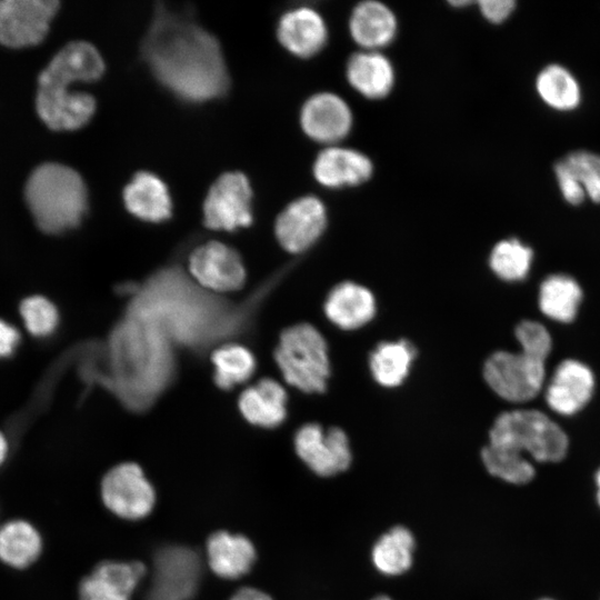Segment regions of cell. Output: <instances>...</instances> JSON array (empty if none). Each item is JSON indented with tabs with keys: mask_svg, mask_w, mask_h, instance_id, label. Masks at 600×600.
Here are the masks:
<instances>
[{
	"mask_svg": "<svg viewBox=\"0 0 600 600\" xmlns=\"http://www.w3.org/2000/svg\"><path fill=\"white\" fill-rule=\"evenodd\" d=\"M104 71L103 60L89 42L72 41L61 48L39 73L38 87L67 88L76 82H91Z\"/></svg>",
	"mask_w": 600,
	"mask_h": 600,
	"instance_id": "obj_13",
	"label": "cell"
},
{
	"mask_svg": "<svg viewBox=\"0 0 600 600\" xmlns=\"http://www.w3.org/2000/svg\"><path fill=\"white\" fill-rule=\"evenodd\" d=\"M554 172L564 200L573 206L580 204L586 197L582 186L567 171L560 161L556 164Z\"/></svg>",
	"mask_w": 600,
	"mask_h": 600,
	"instance_id": "obj_37",
	"label": "cell"
},
{
	"mask_svg": "<svg viewBox=\"0 0 600 600\" xmlns=\"http://www.w3.org/2000/svg\"><path fill=\"white\" fill-rule=\"evenodd\" d=\"M489 444L519 456L528 452L540 462H557L564 458L569 442L564 431L544 413L513 410L496 419Z\"/></svg>",
	"mask_w": 600,
	"mask_h": 600,
	"instance_id": "obj_5",
	"label": "cell"
},
{
	"mask_svg": "<svg viewBox=\"0 0 600 600\" xmlns=\"http://www.w3.org/2000/svg\"><path fill=\"white\" fill-rule=\"evenodd\" d=\"M201 577L199 554L184 546H167L157 551L147 600H189Z\"/></svg>",
	"mask_w": 600,
	"mask_h": 600,
	"instance_id": "obj_7",
	"label": "cell"
},
{
	"mask_svg": "<svg viewBox=\"0 0 600 600\" xmlns=\"http://www.w3.org/2000/svg\"><path fill=\"white\" fill-rule=\"evenodd\" d=\"M327 224L323 203L316 197L306 196L291 202L276 221V236L289 252L298 253L311 247L322 234Z\"/></svg>",
	"mask_w": 600,
	"mask_h": 600,
	"instance_id": "obj_12",
	"label": "cell"
},
{
	"mask_svg": "<svg viewBox=\"0 0 600 600\" xmlns=\"http://www.w3.org/2000/svg\"><path fill=\"white\" fill-rule=\"evenodd\" d=\"M582 298L579 284L566 274H552L540 286L539 306L543 314L560 321L574 319Z\"/></svg>",
	"mask_w": 600,
	"mask_h": 600,
	"instance_id": "obj_29",
	"label": "cell"
},
{
	"mask_svg": "<svg viewBox=\"0 0 600 600\" xmlns=\"http://www.w3.org/2000/svg\"><path fill=\"white\" fill-rule=\"evenodd\" d=\"M532 250L517 239L502 240L490 254V267L501 279L517 281L523 279L530 269Z\"/></svg>",
	"mask_w": 600,
	"mask_h": 600,
	"instance_id": "obj_32",
	"label": "cell"
},
{
	"mask_svg": "<svg viewBox=\"0 0 600 600\" xmlns=\"http://www.w3.org/2000/svg\"><path fill=\"white\" fill-rule=\"evenodd\" d=\"M44 540L39 528L21 517L0 522V562L13 570L31 568L41 557Z\"/></svg>",
	"mask_w": 600,
	"mask_h": 600,
	"instance_id": "obj_19",
	"label": "cell"
},
{
	"mask_svg": "<svg viewBox=\"0 0 600 600\" xmlns=\"http://www.w3.org/2000/svg\"><path fill=\"white\" fill-rule=\"evenodd\" d=\"M36 110L51 130H76L91 119L96 100L87 92L37 88Z\"/></svg>",
	"mask_w": 600,
	"mask_h": 600,
	"instance_id": "obj_17",
	"label": "cell"
},
{
	"mask_svg": "<svg viewBox=\"0 0 600 600\" xmlns=\"http://www.w3.org/2000/svg\"><path fill=\"white\" fill-rule=\"evenodd\" d=\"M327 27L322 17L310 8L288 11L280 19L278 39L291 53L308 58L318 53L327 41Z\"/></svg>",
	"mask_w": 600,
	"mask_h": 600,
	"instance_id": "obj_20",
	"label": "cell"
},
{
	"mask_svg": "<svg viewBox=\"0 0 600 600\" xmlns=\"http://www.w3.org/2000/svg\"><path fill=\"white\" fill-rule=\"evenodd\" d=\"M481 459L489 471L509 483L523 484L534 477V468L523 456H519L491 444L481 451Z\"/></svg>",
	"mask_w": 600,
	"mask_h": 600,
	"instance_id": "obj_34",
	"label": "cell"
},
{
	"mask_svg": "<svg viewBox=\"0 0 600 600\" xmlns=\"http://www.w3.org/2000/svg\"><path fill=\"white\" fill-rule=\"evenodd\" d=\"M118 380L140 398L152 394L166 381L170 359L160 329L146 317L118 329L112 342Z\"/></svg>",
	"mask_w": 600,
	"mask_h": 600,
	"instance_id": "obj_4",
	"label": "cell"
},
{
	"mask_svg": "<svg viewBox=\"0 0 600 600\" xmlns=\"http://www.w3.org/2000/svg\"><path fill=\"white\" fill-rule=\"evenodd\" d=\"M146 573L140 561H102L79 584V600H130Z\"/></svg>",
	"mask_w": 600,
	"mask_h": 600,
	"instance_id": "obj_16",
	"label": "cell"
},
{
	"mask_svg": "<svg viewBox=\"0 0 600 600\" xmlns=\"http://www.w3.org/2000/svg\"><path fill=\"white\" fill-rule=\"evenodd\" d=\"M216 382L223 389L246 381L253 372L254 359L244 347L224 346L212 354Z\"/></svg>",
	"mask_w": 600,
	"mask_h": 600,
	"instance_id": "obj_33",
	"label": "cell"
},
{
	"mask_svg": "<svg viewBox=\"0 0 600 600\" xmlns=\"http://www.w3.org/2000/svg\"><path fill=\"white\" fill-rule=\"evenodd\" d=\"M516 338L521 351L494 352L486 361L483 377L502 399L524 402L534 398L542 388L551 337L541 323L524 320L517 326Z\"/></svg>",
	"mask_w": 600,
	"mask_h": 600,
	"instance_id": "obj_3",
	"label": "cell"
},
{
	"mask_svg": "<svg viewBox=\"0 0 600 600\" xmlns=\"http://www.w3.org/2000/svg\"><path fill=\"white\" fill-rule=\"evenodd\" d=\"M414 547L416 540L409 529L403 526L393 527L373 544L372 564L383 576H400L411 568Z\"/></svg>",
	"mask_w": 600,
	"mask_h": 600,
	"instance_id": "obj_28",
	"label": "cell"
},
{
	"mask_svg": "<svg viewBox=\"0 0 600 600\" xmlns=\"http://www.w3.org/2000/svg\"><path fill=\"white\" fill-rule=\"evenodd\" d=\"M483 17L492 23L506 20L514 9V2L510 0H483L479 2Z\"/></svg>",
	"mask_w": 600,
	"mask_h": 600,
	"instance_id": "obj_38",
	"label": "cell"
},
{
	"mask_svg": "<svg viewBox=\"0 0 600 600\" xmlns=\"http://www.w3.org/2000/svg\"><path fill=\"white\" fill-rule=\"evenodd\" d=\"M101 498L116 516L127 520L146 518L156 503V492L142 469L126 462L109 470L101 481Z\"/></svg>",
	"mask_w": 600,
	"mask_h": 600,
	"instance_id": "obj_8",
	"label": "cell"
},
{
	"mask_svg": "<svg viewBox=\"0 0 600 600\" xmlns=\"http://www.w3.org/2000/svg\"><path fill=\"white\" fill-rule=\"evenodd\" d=\"M287 394L274 380L262 379L248 388L239 399L244 418L257 426L272 428L286 418Z\"/></svg>",
	"mask_w": 600,
	"mask_h": 600,
	"instance_id": "obj_27",
	"label": "cell"
},
{
	"mask_svg": "<svg viewBox=\"0 0 600 600\" xmlns=\"http://www.w3.org/2000/svg\"><path fill=\"white\" fill-rule=\"evenodd\" d=\"M593 387V373L586 364L564 360L556 369L547 388V403L560 414H573L590 400Z\"/></svg>",
	"mask_w": 600,
	"mask_h": 600,
	"instance_id": "obj_18",
	"label": "cell"
},
{
	"mask_svg": "<svg viewBox=\"0 0 600 600\" xmlns=\"http://www.w3.org/2000/svg\"><path fill=\"white\" fill-rule=\"evenodd\" d=\"M596 483H597V501H598V504L600 507V469L597 471V474H596Z\"/></svg>",
	"mask_w": 600,
	"mask_h": 600,
	"instance_id": "obj_42",
	"label": "cell"
},
{
	"mask_svg": "<svg viewBox=\"0 0 600 600\" xmlns=\"http://www.w3.org/2000/svg\"><path fill=\"white\" fill-rule=\"evenodd\" d=\"M298 457L320 477H332L346 471L351 463V449L344 431L332 427L308 423L294 437Z\"/></svg>",
	"mask_w": 600,
	"mask_h": 600,
	"instance_id": "obj_11",
	"label": "cell"
},
{
	"mask_svg": "<svg viewBox=\"0 0 600 600\" xmlns=\"http://www.w3.org/2000/svg\"><path fill=\"white\" fill-rule=\"evenodd\" d=\"M414 354V348L406 340L380 343L370 356L373 378L383 387L400 384L409 372Z\"/></svg>",
	"mask_w": 600,
	"mask_h": 600,
	"instance_id": "obj_30",
	"label": "cell"
},
{
	"mask_svg": "<svg viewBox=\"0 0 600 600\" xmlns=\"http://www.w3.org/2000/svg\"><path fill=\"white\" fill-rule=\"evenodd\" d=\"M300 122L304 133L312 140L334 143L350 131L352 113L343 99L330 92H321L306 101Z\"/></svg>",
	"mask_w": 600,
	"mask_h": 600,
	"instance_id": "obj_15",
	"label": "cell"
},
{
	"mask_svg": "<svg viewBox=\"0 0 600 600\" xmlns=\"http://www.w3.org/2000/svg\"><path fill=\"white\" fill-rule=\"evenodd\" d=\"M9 454V443L2 432H0V467L6 462Z\"/></svg>",
	"mask_w": 600,
	"mask_h": 600,
	"instance_id": "obj_41",
	"label": "cell"
},
{
	"mask_svg": "<svg viewBox=\"0 0 600 600\" xmlns=\"http://www.w3.org/2000/svg\"><path fill=\"white\" fill-rule=\"evenodd\" d=\"M252 191L247 177L227 172L211 186L203 203L204 224L211 229L234 230L252 221Z\"/></svg>",
	"mask_w": 600,
	"mask_h": 600,
	"instance_id": "obj_10",
	"label": "cell"
},
{
	"mask_svg": "<svg viewBox=\"0 0 600 600\" xmlns=\"http://www.w3.org/2000/svg\"><path fill=\"white\" fill-rule=\"evenodd\" d=\"M349 28L351 37L359 46L374 50L392 41L397 21L386 4L378 1H364L353 9Z\"/></svg>",
	"mask_w": 600,
	"mask_h": 600,
	"instance_id": "obj_25",
	"label": "cell"
},
{
	"mask_svg": "<svg viewBox=\"0 0 600 600\" xmlns=\"http://www.w3.org/2000/svg\"><path fill=\"white\" fill-rule=\"evenodd\" d=\"M284 380L304 392H322L330 373L327 344L308 323L284 330L274 352Z\"/></svg>",
	"mask_w": 600,
	"mask_h": 600,
	"instance_id": "obj_6",
	"label": "cell"
},
{
	"mask_svg": "<svg viewBox=\"0 0 600 600\" xmlns=\"http://www.w3.org/2000/svg\"><path fill=\"white\" fill-rule=\"evenodd\" d=\"M127 209L136 217L159 222L171 216L172 202L164 182L150 172L137 173L124 188Z\"/></svg>",
	"mask_w": 600,
	"mask_h": 600,
	"instance_id": "obj_24",
	"label": "cell"
},
{
	"mask_svg": "<svg viewBox=\"0 0 600 600\" xmlns=\"http://www.w3.org/2000/svg\"><path fill=\"white\" fill-rule=\"evenodd\" d=\"M371 600H392L390 597L381 594L372 598Z\"/></svg>",
	"mask_w": 600,
	"mask_h": 600,
	"instance_id": "obj_43",
	"label": "cell"
},
{
	"mask_svg": "<svg viewBox=\"0 0 600 600\" xmlns=\"http://www.w3.org/2000/svg\"><path fill=\"white\" fill-rule=\"evenodd\" d=\"M20 313L28 331L37 337L50 334L58 323L56 307L41 296L24 299L20 306Z\"/></svg>",
	"mask_w": 600,
	"mask_h": 600,
	"instance_id": "obj_36",
	"label": "cell"
},
{
	"mask_svg": "<svg viewBox=\"0 0 600 600\" xmlns=\"http://www.w3.org/2000/svg\"><path fill=\"white\" fill-rule=\"evenodd\" d=\"M19 340L20 336L16 328L0 320V358L12 354Z\"/></svg>",
	"mask_w": 600,
	"mask_h": 600,
	"instance_id": "obj_39",
	"label": "cell"
},
{
	"mask_svg": "<svg viewBox=\"0 0 600 600\" xmlns=\"http://www.w3.org/2000/svg\"><path fill=\"white\" fill-rule=\"evenodd\" d=\"M59 4L57 0H0V43L12 49L39 44Z\"/></svg>",
	"mask_w": 600,
	"mask_h": 600,
	"instance_id": "obj_9",
	"label": "cell"
},
{
	"mask_svg": "<svg viewBox=\"0 0 600 600\" xmlns=\"http://www.w3.org/2000/svg\"><path fill=\"white\" fill-rule=\"evenodd\" d=\"M470 2L468 1H453L451 2V4L456 6V7H459V6H466V4H469Z\"/></svg>",
	"mask_w": 600,
	"mask_h": 600,
	"instance_id": "obj_44",
	"label": "cell"
},
{
	"mask_svg": "<svg viewBox=\"0 0 600 600\" xmlns=\"http://www.w3.org/2000/svg\"><path fill=\"white\" fill-rule=\"evenodd\" d=\"M189 267L201 286L219 292L239 289L246 277L238 253L217 241L197 248L190 257Z\"/></svg>",
	"mask_w": 600,
	"mask_h": 600,
	"instance_id": "obj_14",
	"label": "cell"
},
{
	"mask_svg": "<svg viewBox=\"0 0 600 600\" xmlns=\"http://www.w3.org/2000/svg\"><path fill=\"white\" fill-rule=\"evenodd\" d=\"M211 570L223 579H238L250 571L256 561L252 542L242 534L217 531L207 541Z\"/></svg>",
	"mask_w": 600,
	"mask_h": 600,
	"instance_id": "obj_22",
	"label": "cell"
},
{
	"mask_svg": "<svg viewBox=\"0 0 600 600\" xmlns=\"http://www.w3.org/2000/svg\"><path fill=\"white\" fill-rule=\"evenodd\" d=\"M347 79L366 98L380 99L392 89L394 73L390 61L383 54L367 51L358 52L349 59Z\"/></svg>",
	"mask_w": 600,
	"mask_h": 600,
	"instance_id": "obj_26",
	"label": "cell"
},
{
	"mask_svg": "<svg viewBox=\"0 0 600 600\" xmlns=\"http://www.w3.org/2000/svg\"><path fill=\"white\" fill-rule=\"evenodd\" d=\"M324 311L330 321L342 329H357L369 322L376 313V301L364 287L342 282L329 293Z\"/></svg>",
	"mask_w": 600,
	"mask_h": 600,
	"instance_id": "obj_23",
	"label": "cell"
},
{
	"mask_svg": "<svg viewBox=\"0 0 600 600\" xmlns=\"http://www.w3.org/2000/svg\"><path fill=\"white\" fill-rule=\"evenodd\" d=\"M1 522V521H0Z\"/></svg>",
	"mask_w": 600,
	"mask_h": 600,
	"instance_id": "obj_46",
	"label": "cell"
},
{
	"mask_svg": "<svg viewBox=\"0 0 600 600\" xmlns=\"http://www.w3.org/2000/svg\"><path fill=\"white\" fill-rule=\"evenodd\" d=\"M23 194L36 226L48 234L76 228L88 207L81 176L58 162L36 167L26 181Z\"/></svg>",
	"mask_w": 600,
	"mask_h": 600,
	"instance_id": "obj_2",
	"label": "cell"
},
{
	"mask_svg": "<svg viewBox=\"0 0 600 600\" xmlns=\"http://www.w3.org/2000/svg\"><path fill=\"white\" fill-rule=\"evenodd\" d=\"M542 600H552V599H542Z\"/></svg>",
	"mask_w": 600,
	"mask_h": 600,
	"instance_id": "obj_45",
	"label": "cell"
},
{
	"mask_svg": "<svg viewBox=\"0 0 600 600\" xmlns=\"http://www.w3.org/2000/svg\"><path fill=\"white\" fill-rule=\"evenodd\" d=\"M229 600H272V598L256 588H242L238 590Z\"/></svg>",
	"mask_w": 600,
	"mask_h": 600,
	"instance_id": "obj_40",
	"label": "cell"
},
{
	"mask_svg": "<svg viewBox=\"0 0 600 600\" xmlns=\"http://www.w3.org/2000/svg\"><path fill=\"white\" fill-rule=\"evenodd\" d=\"M313 173L319 183L329 188L357 186L370 178L372 163L359 151L332 146L318 154Z\"/></svg>",
	"mask_w": 600,
	"mask_h": 600,
	"instance_id": "obj_21",
	"label": "cell"
},
{
	"mask_svg": "<svg viewBox=\"0 0 600 600\" xmlns=\"http://www.w3.org/2000/svg\"><path fill=\"white\" fill-rule=\"evenodd\" d=\"M541 99L557 110L574 109L580 102V88L573 76L563 67H546L537 78Z\"/></svg>",
	"mask_w": 600,
	"mask_h": 600,
	"instance_id": "obj_31",
	"label": "cell"
},
{
	"mask_svg": "<svg viewBox=\"0 0 600 600\" xmlns=\"http://www.w3.org/2000/svg\"><path fill=\"white\" fill-rule=\"evenodd\" d=\"M560 162L582 186L586 196L594 202H600V156L587 151H576Z\"/></svg>",
	"mask_w": 600,
	"mask_h": 600,
	"instance_id": "obj_35",
	"label": "cell"
},
{
	"mask_svg": "<svg viewBox=\"0 0 600 600\" xmlns=\"http://www.w3.org/2000/svg\"><path fill=\"white\" fill-rule=\"evenodd\" d=\"M156 78L183 100L200 102L229 88L217 39L190 18L158 6L141 46Z\"/></svg>",
	"mask_w": 600,
	"mask_h": 600,
	"instance_id": "obj_1",
	"label": "cell"
}]
</instances>
